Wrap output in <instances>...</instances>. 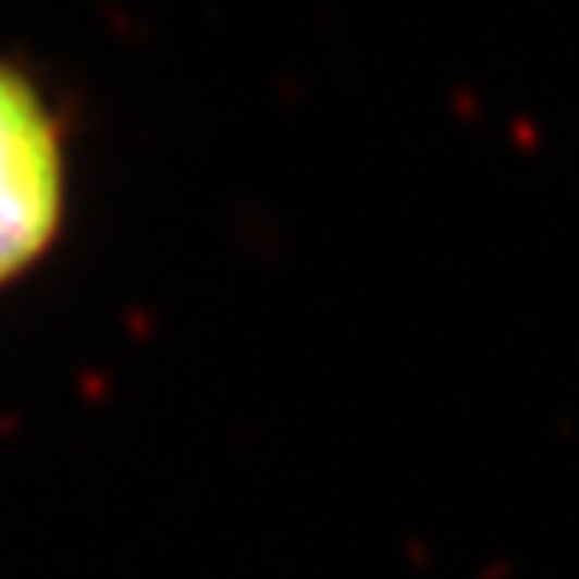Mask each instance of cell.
<instances>
[{
	"label": "cell",
	"mask_w": 579,
	"mask_h": 579,
	"mask_svg": "<svg viewBox=\"0 0 579 579\" xmlns=\"http://www.w3.org/2000/svg\"><path fill=\"white\" fill-rule=\"evenodd\" d=\"M69 218V149L40 85L0 61V290L37 270Z\"/></svg>",
	"instance_id": "1"
}]
</instances>
